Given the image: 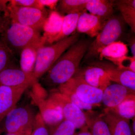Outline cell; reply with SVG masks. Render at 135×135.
<instances>
[{
    "label": "cell",
    "instance_id": "cell-33",
    "mask_svg": "<svg viewBox=\"0 0 135 135\" xmlns=\"http://www.w3.org/2000/svg\"><path fill=\"white\" fill-rule=\"evenodd\" d=\"M129 46L133 56L135 57V40L134 37H131L129 39Z\"/></svg>",
    "mask_w": 135,
    "mask_h": 135
},
{
    "label": "cell",
    "instance_id": "cell-37",
    "mask_svg": "<svg viewBox=\"0 0 135 135\" xmlns=\"http://www.w3.org/2000/svg\"><path fill=\"white\" fill-rule=\"evenodd\" d=\"M132 134H133L135 135V118L133 119V122L132 123Z\"/></svg>",
    "mask_w": 135,
    "mask_h": 135
},
{
    "label": "cell",
    "instance_id": "cell-29",
    "mask_svg": "<svg viewBox=\"0 0 135 135\" xmlns=\"http://www.w3.org/2000/svg\"><path fill=\"white\" fill-rule=\"evenodd\" d=\"M118 67L129 70L135 73V57L123 56L116 59H109Z\"/></svg>",
    "mask_w": 135,
    "mask_h": 135
},
{
    "label": "cell",
    "instance_id": "cell-8",
    "mask_svg": "<svg viewBox=\"0 0 135 135\" xmlns=\"http://www.w3.org/2000/svg\"><path fill=\"white\" fill-rule=\"evenodd\" d=\"M49 98L61 107L64 120L72 123L75 129H82L87 127L84 112L70 102L59 91H53Z\"/></svg>",
    "mask_w": 135,
    "mask_h": 135
},
{
    "label": "cell",
    "instance_id": "cell-13",
    "mask_svg": "<svg viewBox=\"0 0 135 135\" xmlns=\"http://www.w3.org/2000/svg\"><path fill=\"white\" fill-rule=\"evenodd\" d=\"M135 91L118 84H110L103 92L102 102L106 108H113L133 95Z\"/></svg>",
    "mask_w": 135,
    "mask_h": 135
},
{
    "label": "cell",
    "instance_id": "cell-20",
    "mask_svg": "<svg viewBox=\"0 0 135 135\" xmlns=\"http://www.w3.org/2000/svg\"><path fill=\"white\" fill-rule=\"evenodd\" d=\"M41 44H33L23 49L20 53V69L27 73H33L36 63L37 51Z\"/></svg>",
    "mask_w": 135,
    "mask_h": 135
},
{
    "label": "cell",
    "instance_id": "cell-24",
    "mask_svg": "<svg viewBox=\"0 0 135 135\" xmlns=\"http://www.w3.org/2000/svg\"><path fill=\"white\" fill-rule=\"evenodd\" d=\"M89 0L59 1L56 9L61 15L73 14L86 11V6Z\"/></svg>",
    "mask_w": 135,
    "mask_h": 135
},
{
    "label": "cell",
    "instance_id": "cell-30",
    "mask_svg": "<svg viewBox=\"0 0 135 135\" xmlns=\"http://www.w3.org/2000/svg\"><path fill=\"white\" fill-rule=\"evenodd\" d=\"M31 135H49L47 127L40 113L35 116Z\"/></svg>",
    "mask_w": 135,
    "mask_h": 135
},
{
    "label": "cell",
    "instance_id": "cell-31",
    "mask_svg": "<svg viewBox=\"0 0 135 135\" xmlns=\"http://www.w3.org/2000/svg\"><path fill=\"white\" fill-rule=\"evenodd\" d=\"M10 5L17 6L36 8L43 11H46L45 7L38 2V0H11L9 1Z\"/></svg>",
    "mask_w": 135,
    "mask_h": 135
},
{
    "label": "cell",
    "instance_id": "cell-6",
    "mask_svg": "<svg viewBox=\"0 0 135 135\" xmlns=\"http://www.w3.org/2000/svg\"><path fill=\"white\" fill-rule=\"evenodd\" d=\"M8 9L11 22L31 27L39 32L42 30L48 15L47 11L36 8L17 7L9 4Z\"/></svg>",
    "mask_w": 135,
    "mask_h": 135
},
{
    "label": "cell",
    "instance_id": "cell-7",
    "mask_svg": "<svg viewBox=\"0 0 135 135\" xmlns=\"http://www.w3.org/2000/svg\"><path fill=\"white\" fill-rule=\"evenodd\" d=\"M66 83L82 102L95 106H100L103 91L88 84L83 78L79 70Z\"/></svg>",
    "mask_w": 135,
    "mask_h": 135
},
{
    "label": "cell",
    "instance_id": "cell-3",
    "mask_svg": "<svg viewBox=\"0 0 135 135\" xmlns=\"http://www.w3.org/2000/svg\"><path fill=\"white\" fill-rule=\"evenodd\" d=\"M3 40L12 51L13 50L21 51L27 46L33 44H41L44 46L38 31L12 22L5 31Z\"/></svg>",
    "mask_w": 135,
    "mask_h": 135
},
{
    "label": "cell",
    "instance_id": "cell-2",
    "mask_svg": "<svg viewBox=\"0 0 135 135\" xmlns=\"http://www.w3.org/2000/svg\"><path fill=\"white\" fill-rule=\"evenodd\" d=\"M77 32L60 41L49 45L42 46L37 51V57L33 73L37 79L47 72L61 56L79 38Z\"/></svg>",
    "mask_w": 135,
    "mask_h": 135
},
{
    "label": "cell",
    "instance_id": "cell-14",
    "mask_svg": "<svg viewBox=\"0 0 135 135\" xmlns=\"http://www.w3.org/2000/svg\"><path fill=\"white\" fill-rule=\"evenodd\" d=\"M64 16L56 10L49 12L42 27V41L44 45L53 44V40L62 30Z\"/></svg>",
    "mask_w": 135,
    "mask_h": 135
},
{
    "label": "cell",
    "instance_id": "cell-11",
    "mask_svg": "<svg viewBox=\"0 0 135 135\" xmlns=\"http://www.w3.org/2000/svg\"><path fill=\"white\" fill-rule=\"evenodd\" d=\"M29 87L0 85V124L7 114L16 107L24 92Z\"/></svg>",
    "mask_w": 135,
    "mask_h": 135
},
{
    "label": "cell",
    "instance_id": "cell-5",
    "mask_svg": "<svg viewBox=\"0 0 135 135\" xmlns=\"http://www.w3.org/2000/svg\"><path fill=\"white\" fill-rule=\"evenodd\" d=\"M35 116L30 107H16L1 122L0 134L4 132L8 134L32 130Z\"/></svg>",
    "mask_w": 135,
    "mask_h": 135
},
{
    "label": "cell",
    "instance_id": "cell-34",
    "mask_svg": "<svg viewBox=\"0 0 135 135\" xmlns=\"http://www.w3.org/2000/svg\"><path fill=\"white\" fill-rule=\"evenodd\" d=\"M2 12L0 11V33L4 31L5 27V17H2V16L1 13Z\"/></svg>",
    "mask_w": 135,
    "mask_h": 135
},
{
    "label": "cell",
    "instance_id": "cell-19",
    "mask_svg": "<svg viewBox=\"0 0 135 135\" xmlns=\"http://www.w3.org/2000/svg\"><path fill=\"white\" fill-rule=\"evenodd\" d=\"M113 1L89 0L86 6V10L106 22L113 16Z\"/></svg>",
    "mask_w": 135,
    "mask_h": 135
},
{
    "label": "cell",
    "instance_id": "cell-12",
    "mask_svg": "<svg viewBox=\"0 0 135 135\" xmlns=\"http://www.w3.org/2000/svg\"><path fill=\"white\" fill-rule=\"evenodd\" d=\"M106 73L111 81L123 85L135 91V73L118 67L111 63L98 62L93 64Z\"/></svg>",
    "mask_w": 135,
    "mask_h": 135
},
{
    "label": "cell",
    "instance_id": "cell-17",
    "mask_svg": "<svg viewBox=\"0 0 135 135\" xmlns=\"http://www.w3.org/2000/svg\"><path fill=\"white\" fill-rule=\"evenodd\" d=\"M80 72L83 79L88 84L103 91L111 84L107 74L98 66H89L80 71Z\"/></svg>",
    "mask_w": 135,
    "mask_h": 135
},
{
    "label": "cell",
    "instance_id": "cell-18",
    "mask_svg": "<svg viewBox=\"0 0 135 135\" xmlns=\"http://www.w3.org/2000/svg\"><path fill=\"white\" fill-rule=\"evenodd\" d=\"M86 126L92 135H111L103 114L92 110L84 112Z\"/></svg>",
    "mask_w": 135,
    "mask_h": 135
},
{
    "label": "cell",
    "instance_id": "cell-9",
    "mask_svg": "<svg viewBox=\"0 0 135 135\" xmlns=\"http://www.w3.org/2000/svg\"><path fill=\"white\" fill-rule=\"evenodd\" d=\"M38 82L33 73H27L21 69L8 66L0 72V85L8 86H33Z\"/></svg>",
    "mask_w": 135,
    "mask_h": 135
},
{
    "label": "cell",
    "instance_id": "cell-16",
    "mask_svg": "<svg viewBox=\"0 0 135 135\" xmlns=\"http://www.w3.org/2000/svg\"><path fill=\"white\" fill-rule=\"evenodd\" d=\"M102 114L111 135H133L130 120L121 117L110 108H105Z\"/></svg>",
    "mask_w": 135,
    "mask_h": 135
},
{
    "label": "cell",
    "instance_id": "cell-21",
    "mask_svg": "<svg viewBox=\"0 0 135 135\" xmlns=\"http://www.w3.org/2000/svg\"><path fill=\"white\" fill-rule=\"evenodd\" d=\"M113 7H116L123 17L125 22L130 26L133 32H135V0L113 1Z\"/></svg>",
    "mask_w": 135,
    "mask_h": 135
},
{
    "label": "cell",
    "instance_id": "cell-36",
    "mask_svg": "<svg viewBox=\"0 0 135 135\" xmlns=\"http://www.w3.org/2000/svg\"><path fill=\"white\" fill-rule=\"evenodd\" d=\"M81 131L76 135H92L90 133L88 127H86L83 129H81Z\"/></svg>",
    "mask_w": 135,
    "mask_h": 135
},
{
    "label": "cell",
    "instance_id": "cell-23",
    "mask_svg": "<svg viewBox=\"0 0 135 135\" xmlns=\"http://www.w3.org/2000/svg\"><path fill=\"white\" fill-rule=\"evenodd\" d=\"M83 12L69 14L64 16L62 30L60 33L53 40V44L67 38L74 33L77 29L79 17Z\"/></svg>",
    "mask_w": 135,
    "mask_h": 135
},
{
    "label": "cell",
    "instance_id": "cell-28",
    "mask_svg": "<svg viewBox=\"0 0 135 135\" xmlns=\"http://www.w3.org/2000/svg\"><path fill=\"white\" fill-rule=\"evenodd\" d=\"M13 56V52L2 39L0 40V72L11 65Z\"/></svg>",
    "mask_w": 135,
    "mask_h": 135
},
{
    "label": "cell",
    "instance_id": "cell-1",
    "mask_svg": "<svg viewBox=\"0 0 135 135\" xmlns=\"http://www.w3.org/2000/svg\"><path fill=\"white\" fill-rule=\"evenodd\" d=\"M89 45L87 42L81 41L71 46L48 71L44 78L45 83L59 86L71 79L79 70L80 63Z\"/></svg>",
    "mask_w": 135,
    "mask_h": 135
},
{
    "label": "cell",
    "instance_id": "cell-15",
    "mask_svg": "<svg viewBox=\"0 0 135 135\" xmlns=\"http://www.w3.org/2000/svg\"><path fill=\"white\" fill-rule=\"evenodd\" d=\"M105 22L99 17L85 11L79 17L76 29L79 32L86 33L93 38L97 36Z\"/></svg>",
    "mask_w": 135,
    "mask_h": 135
},
{
    "label": "cell",
    "instance_id": "cell-4",
    "mask_svg": "<svg viewBox=\"0 0 135 135\" xmlns=\"http://www.w3.org/2000/svg\"><path fill=\"white\" fill-rule=\"evenodd\" d=\"M123 30V23L119 17L113 16L105 22L101 31L91 44L87 51V59L99 56L100 50L104 47L117 41Z\"/></svg>",
    "mask_w": 135,
    "mask_h": 135
},
{
    "label": "cell",
    "instance_id": "cell-27",
    "mask_svg": "<svg viewBox=\"0 0 135 135\" xmlns=\"http://www.w3.org/2000/svg\"><path fill=\"white\" fill-rule=\"evenodd\" d=\"M48 129L49 135H74L75 130L72 123L65 120L57 126Z\"/></svg>",
    "mask_w": 135,
    "mask_h": 135
},
{
    "label": "cell",
    "instance_id": "cell-10",
    "mask_svg": "<svg viewBox=\"0 0 135 135\" xmlns=\"http://www.w3.org/2000/svg\"><path fill=\"white\" fill-rule=\"evenodd\" d=\"M32 96L47 128L57 126L64 120L62 109L52 99L49 98L46 101L35 94Z\"/></svg>",
    "mask_w": 135,
    "mask_h": 135
},
{
    "label": "cell",
    "instance_id": "cell-26",
    "mask_svg": "<svg viewBox=\"0 0 135 135\" xmlns=\"http://www.w3.org/2000/svg\"><path fill=\"white\" fill-rule=\"evenodd\" d=\"M58 91L65 96L70 102L81 110H92L93 107H96L82 102L67 83L59 85Z\"/></svg>",
    "mask_w": 135,
    "mask_h": 135
},
{
    "label": "cell",
    "instance_id": "cell-25",
    "mask_svg": "<svg viewBox=\"0 0 135 135\" xmlns=\"http://www.w3.org/2000/svg\"><path fill=\"white\" fill-rule=\"evenodd\" d=\"M110 109L122 118L133 119L135 116V95H132L114 108Z\"/></svg>",
    "mask_w": 135,
    "mask_h": 135
},
{
    "label": "cell",
    "instance_id": "cell-32",
    "mask_svg": "<svg viewBox=\"0 0 135 135\" xmlns=\"http://www.w3.org/2000/svg\"><path fill=\"white\" fill-rule=\"evenodd\" d=\"M38 2L43 7H47L51 11L55 10L57 3L58 0H38Z\"/></svg>",
    "mask_w": 135,
    "mask_h": 135
},
{
    "label": "cell",
    "instance_id": "cell-22",
    "mask_svg": "<svg viewBox=\"0 0 135 135\" xmlns=\"http://www.w3.org/2000/svg\"><path fill=\"white\" fill-rule=\"evenodd\" d=\"M128 52L127 45L120 41L114 42L104 47L100 50L99 60L104 58L107 60L116 59L127 56Z\"/></svg>",
    "mask_w": 135,
    "mask_h": 135
},
{
    "label": "cell",
    "instance_id": "cell-35",
    "mask_svg": "<svg viewBox=\"0 0 135 135\" xmlns=\"http://www.w3.org/2000/svg\"><path fill=\"white\" fill-rule=\"evenodd\" d=\"M32 130L19 131L16 133H8L6 135H31Z\"/></svg>",
    "mask_w": 135,
    "mask_h": 135
}]
</instances>
